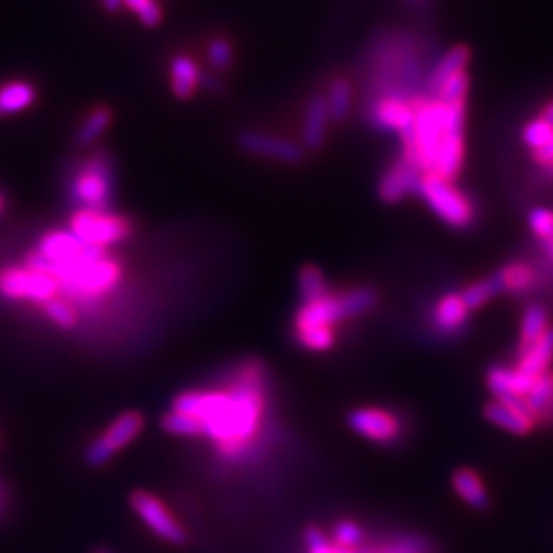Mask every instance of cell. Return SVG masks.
<instances>
[{
	"label": "cell",
	"instance_id": "obj_1",
	"mask_svg": "<svg viewBox=\"0 0 553 553\" xmlns=\"http://www.w3.org/2000/svg\"><path fill=\"white\" fill-rule=\"evenodd\" d=\"M175 412L193 416L205 439L214 441L224 455H238L261 429L265 396L261 371L246 369L228 390H189L173 400Z\"/></svg>",
	"mask_w": 553,
	"mask_h": 553
},
{
	"label": "cell",
	"instance_id": "obj_2",
	"mask_svg": "<svg viewBox=\"0 0 553 553\" xmlns=\"http://www.w3.org/2000/svg\"><path fill=\"white\" fill-rule=\"evenodd\" d=\"M27 267L52 275L60 283V289L82 297L103 295L121 279V267L113 259L105 257V250H93L87 257L62 265H48L37 259L33 252L27 257Z\"/></svg>",
	"mask_w": 553,
	"mask_h": 553
},
{
	"label": "cell",
	"instance_id": "obj_3",
	"mask_svg": "<svg viewBox=\"0 0 553 553\" xmlns=\"http://www.w3.org/2000/svg\"><path fill=\"white\" fill-rule=\"evenodd\" d=\"M416 195L429 205L433 214L453 230H470L476 224V203L455 181L427 175L422 177Z\"/></svg>",
	"mask_w": 553,
	"mask_h": 553
},
{
	"label": "cell",
	"instance_id": "obj_4",
	"mask_svg": "<svg viewBox=\"0 0 553 553\" xmlns=\"http://www.w3.org/2000/svg\"><path fill=\"white\" fill-rule=\"evenodd\" d=\"M72 197L78 209L109 211L113 197V173L107 156H93L80 166L72 183Z\"/></svg>",
	"mask_w": 553,
	"mask_h": 553
},
{
	"label": "cell",
	"instance_id": "obj_5",
	"mask_svg": "<svg viewBox=\"0 0 553 553\" xmlns=\"http://www.w3.org/2000/svg\"><path fill=\"white\" fill-rule=\"evenodd\" d=\"M70 230L87 246L105 250L107 246H113L130 236L132 224L123 216L111 214V211L78 209L70 220Z\"/></svg>",
	"mask_w": 553,
	"mask_h": 553
},
{
	"label": "cell",
	"instance_id": "obj_6",
	"mask_svg": "<svg viewBox=\"0 0 553 553\" xmlns=\"http://www.w3.org/2000/svg\"><path fill=\"white\" fill-rule=\"evenodd\" d=\"M144 431V416L136 410L119 414L109 427L87 447L84 459L91 467H101L109 463L121 449L132 445Z\"/></svg>",
	"mask_w": 553,
	"mask_h": 553
},
{
	"label": "cell",
	"instance_id": "obj_7",
	"mask_svg": "<svg viewBox=\"0 0 553 553\" xmlns=\"http://www.w3.org/2000/svg\"><path fill=\"white\" fill-rule=\"evenodd\" d=\"M58 291L60 283L52 275L35 271L31 267L7 269L0 273V293L9 297V300H21L44 306L50 300H54Z\"/></svg>",
	"mask_w": 553,
	"mask_h": 553
},
{
	"label": "cell",
	"instance_id": "obj_8",
	"mask_svg": "<svg viewBox=\"0 0 553 553\" xmlns=\"http://www.w3.org/2000/svg\"><path fill=\"white\" fill-rule=\"evenodd\" d=\"M347 422L353 433L377 445H394L404 437L402 418L386 408H355L349 412Z\"/></svg>",
	"mask_w": 553,
	"mask_h": 553
},
{
	"label": "cell",
	"instance_id": "obj_9",
	"mask_svg": "<svg viewBox=\"0 0 553 553\" xmlns=\"http://www.w3.org/2000/svg\"><path fill=\"white\" fill-rule=\"evenodd\" d=\"M130 504L134 508V513L138 515V519L162 541L170 543V545H185L189 535L185 531V527L175 519V515L170 513L166 508V504L156 498L150 492L138 490L132 494Z\"/></svg>",
	"mask_w": 553,
	"mask_h": 553
},
{
	"label": "cell",
	"instance_id": "obj_10",
	"mask_svg": "<svg viewBox=\"0 0 553 553\" xmlns=\"http://www.w3.org/2000/svg\"><path fill=\"white\" fill-rule=\"evenodd\" d=\"M244 152L267 158L279 164H302L306 160V148L300 142H293L275 134L259 132V130H246L238 138Z\"/></svg>",
	"mask_w": 553,
	"mask_h": 553
},
{
	"label": "cell",
	"instance_id": "obj_11",
	"mask_svg": "<svg viewBox=\"0 0 553 553\" xmlns=\"http://www.w3.org/2000/svg\"><path fill=\"white\" fill-rule=\"evenodd\" d=\"M484 416L494 427L513 435H529L537 427L525 398H494L484 406Z\"/></svg>",
	"mask_w": 553,
	"mask_h": 553
},
{
	"label": "cell",
	"instance_id": "obj_12",
	"mask_svg": "<svg viewBox=\"0 0 553 553\" xmlns=\"http://www.w3.org/2000/svg\"><path fill=\"white\" fill-rule=\"evenodd\" d=\"M420 181H422V173L418 170V166H414L410 160L402 156L396 162H392L386 173L381 175L377 183V195L384 203L396 205L406 197L416 195Z\"/></svg>",
	"mask_w": 553,
	"mask_h": 553
},
{
	"label": "cell",
	"instance_id": "obj_13",
	"mask_svg": "<svg viewBox=\"0 0 553 553\" xmlns=\"http://www.w3.org/2000/svg\"><path fill=\"white\" fill-rule=\"evenodd\" d=\"M416 97H379L369 109L371 125L381 132H396L400 136L406 134L414 123Z\"/></svg>",
	"mask_w": 553,
	"mask_h": 553
},
{
	"label": "cell",
	"instance_id": "obj_14",
	"mask_svg": "<svg viewBox=\"0 0 553 553\" xmlns=\"http://www.w3.org/2000/svg\"><path fill=\"white\" fill-rule=\"evenodd\" d=\"M470 314L472 312L465 306L461 293L449 291L441 295L437 304L433 306L429 324L435 334L455 338L467 332V326H470Z\"/></svg>",
	"mask_w": 553,
	"mask_h": 553
},
{
	"label": "cell",
	"instance_id": "obj_15",
	"mask_svg": "<svg viewBox=\"0 0 553 553\" xmlns=\"http://www.w3.org/2000/svg\"><path fill=\"white\" fill-rule=\"evenodd\" d=\"M93 250H99V248L87 246L72 234V230H56L41 238L35 250V257L48 265H62V263H72L76 259L87 257V254H91Z\"/></svg>",
	"mask_w": 553,
	"mask_h": 553
},
{
	"label": "cell",
	"instance_id": "obj_16",
	"mask_svg": "<svg viewBox=\"0 0 553 553\" xmlns=\"http://www.w3.org/2000/svg\"><path fill=\"white\" fill-rule=\"evenodd\" d=\"M498 295L508 293L515 297L529 295L541 285V271L529 261H510L492 275Z\"/></svg>",
	"mask_w": 553,
	"mask_h": 553
},
{
	"label": "cell",
	"instance_id": "obj_17",
	"mask_svg": "<svg viewBox=\"0 0 553 553\" xmlns=\"http://www.w3.org/2000/svg\"><path fill=\"white\" fill-rule=\"evenodd\" d=\"M345 308L340 293H328L320 302L306 304L295 314V328H334L338 322H345Z\"/></svg>",
	"mask_w": 553,
	"mask_h": 553
},
{
	"label": "cell",
	"instance_id": "obj_18",
	"mask_svg": "<svg viewBox=\"0 0 553 553\" xmlns=\"http://www.w3.org/2000/svg\"><path fill=\"white\" fill-rule=\"evenodd\" d=\"M486 384L494 398H525L535 379L521 373L515 365H492L486 373Z\"/></svg>",
	"mask_w": 553,
	"mask_h": 553
},
{
	"label": "cell",
	"instance_id": "obj_19",
	"mask_svg": "<svg viewBox=\"0 0 553 553\" xmlns=\"http://www.w3.org/2000/svg\"><path fill=\"white\" fill-rule=\"evenodd\" d=\"M330 123H332V119L328 113L326 97L320 93L312 95L306 105L304 123H302V146L310 152H318L326 142Z\"/></svg>",
	"mask_w": 553,
	"mask_h": 553
},
{
	"label": "cell",
	"instance_id": "obj_20",
	"mask_svg": "<svg viewBox=\"0 0 553 553\" xmlns=\"http://www.w3.org/2000/svg\"><path fill=\"white\" fill-rule=\"evenodd\" d=\"M168 76H170V91H173V95L177 99H191L201 87L203 72L199 70L197 62L191 56L177 54L173 60H170Z\"/></svg>",
	"mask_w": 553,
	"mask_h": 553
},
{
	"label": "cell",
	"instance_id": "obj_21",
	"mask_svg": "<svg viewBox=\"0 0 553 553\" xmlns=\"http://www.w3.org/2000/svg\"><path fill=\"white\" fill-rule=\"evenodd\" d=\"M553 365V326L523 355L517 357L515 367L527 377H541Z\"/></svg>",
	"mask_w": 553,
	"mask_h": 553
},
{
	"label": "cell",
	"instance_id": "obj_22",
	"mask_svg": "<svg viewBox=\"0 0 553 553\" xmlns=\"http://www.w3.org/2000/svg\"><path fill=\"white\" fill-rule=\"evenodd\" d=\"M455 494L467 504L476 510H486L490 506V494L484 486V480L470 470V467H459V470L451 478Z\"/></svg>",
	"mask_w": 553,
	"mask_h": 553
},
{
	"label": "cell",
	"instance_id": "obj_23",
	"mask_svg": "<svg viewBox=\"0 0 553 553\" xmlns=\"http://www.w3.org/2000/svg\"><path fill=\"white\" fill-rule=\"evenodd\" d=\"M549 328H551V324H549V310L543 304L531 302L523 310V316H521L517 357L523 355V353H527Z\"/></svg>",
	"mask_w": 553,
	"mask_h": 553
},
{
	"label": "cell",
	"instance_id": "obj_24",
	"mask_svg": "<svg viewBox=\"0 0 553 553\" xmlns=\"http://www.w3.org/2000/svg\"><path fill=\"white\" fill-rule=\"evenodd\" d=\"M467 64H470V50H467L465 46H457V48H451L449 52H445L441 56V60L437 62V66L433 68V72L429 74V80H427L429 97H435L451 76L465 72Z\"/></svg>",
	"mask_w": 553,
	"mask_h": 553
},
{
	"label": "cell",
	"instance_id": "obj_25",
	"mask_svg": "<svg viewBox=\"0 0 553 553\" xmlns=\"http://www.w3.org/2000/svg\"><path fill=\"white\" fill-rule=\"evenodd\" d=\"M37 99V89L27 80H9L0 84V117L27 111Z\"/></svg>",
	"mask_w": 553,
	"mask_h": 553
},
{
	"label": "cell",
	"instance_id": "obj_26",
	"mask_svg": "<svg viewBox=\"0 0 553 553\" xmlns=\"http://www.w3.org/2000/svg\"><path fill=\"white\" fill-rule=\"evenodd\" d=\"M324 97H326V105H328L332 123H343L353 109V99H355L353 84L343 76L332 78Z\"/></svg>",
	"mask_w": 553,
	"mask_h": 553
},
{
	"label": "cell",
	"instance_id": "obj_27",
	"mask_svg": "<svg viewBox=\"0 0 553 553\" xmlns=\"http://www.w3.org/2000/svg\"><path fill=\"white\" fill-rule=\"evenodd\" d=\"M111 121H113V113H111L109 107L101 105V107L93 109L87 117L82 119L80 127L76 130L74 142H76L80 148L93 146L99 138H103V136L107 134V130L111 127Z\"/></svg>",
	"mask_w": 553,
	"mask_h": 553
},
{
	"label": "cell",
	"instance_id": "obj_28",
	"mask_svg": "<svg viewBox=\"0 0 553 553\" xmlns=\"http://www.w3.org/2000/svg\"><path fill=\"white\" fill-rule=\"evenodd\" d=\"M297 287H300L302 306L320 302L322 297H326V295L330 293L326 275H324L322 269H318L316 265H306V267H302L300 275H297Z\"/></svg>",
	"mask_w": 553,
	"mask_h": 553
},
{
	"label": "cell",
	"instance_id": "obj_29",
	"mask_svg": "<svg viewBox=\"0 0 553 553\" xmlns=\"http://www.w3.org/2000/svg\"><path fill=\"white\" fill-rule=\"evenodd\" d=\"M340 300H343L347 320H353L365 316L377 306V293L371 287H353L340 293Z\"/></svg>",
	"mask_w": 553,
	"mask_h": 553
},
{
	"label": "cell",
	"instance_id": "obj_30",
	"mask_svg": "<svg viewBox=\"0 0 553 553\" xmlns=\"http://www.w3.org/2000/svg\"><path fill=\"white\" fill-rule=\"evenodd\" d=\"M459 293L463 297L465 306L470 308V312H474V310H480L482 306H486L492 297H496L498 289H496V283L492 277H484V279L472 281L470 285H465Z\"/></svg>",
	"mask_w": 553,
	"mask_h": 553
},
{
	"label": "cell",
	"instance_id": "obj_31",
	"mask_svg": "<svg viewBox=\"0 0 553 553\" xmlns=\"http://www.w3.org/2000/svg\"><path fill=\"white\" fill-rule=\"evenodd\" d=\"M295 338L304 349L324 353L336 343L334 328H295Z\"/></svg>",
	"mask_w": 553,
	"mask_h": 553
},
{
	"label": "cell",
	"instance_id": "obj_32",
	"mask_svg": "<svg viewBox=\"0 0 553 553\" xmlns=\"http://www.w3.org/2000/svg\"><path fill=\"white\" fill-rule=\"evenodd\" d=\"M162 429L168 435H175V437H189V439L203 437L201 424L193 416L183 414V412H175V410H170L168 414H164Z\"/></svg>",
	"mask_w": 553,
	"mask_h": 553
},
{
	"label": "cell",
	"instance_id": "obj_33",
	"mask_svg": "<svg viewBox=\"0 0 553 553\" xmlns=\"http://www.w3.org/2000/svg\"><path fill=\"white\" fill-rule=\"evenodd\" d=\"M207 62L216 72H226L234 64V48L230 39L222 35L211 37L207 44Z\"/></svg>",
	"mask_w": 553,
	"mask_h": 553
},
{
	"label": "cell",
	"instance_id": "obj_34",
	"mask_svg": "<svg viewBox=\"0 0 553 553\" xmlns=\"http://www.w3.org/2000/svg\"><path fill=\"white\" fill-rule=\"evenodd\" d=\"M365 539V531L355 521H340L332 529V543L340 549L355 551Z\"/></svg>",
	"mask_w": 553,
	"mask_h": 553
},
{
	"label": "cell",
	"instance_id": "obj_35",
	"mask_svg": "<svg viewBox=\"0 0 553 553\" xmlns=\"http://www.w3.org/2000/svg\"><path fill=\"white\" fill-rule=\"evenodd\" d=\"M551 138H553V127L543 117H535L523 127V144L531 152L543 148Z\"/></svg>",
	"mask_w": 553,
	"mask_h": 553
},
{
	"label": "cell",
	"instance_id": "obj_36",
	"mask_svg": "<svg viewBox=\"0 0 553 553\" xmlns=\"http://www.w3.org/2000/svg\"><path fill=\"white\" fill-rule=\"evenodd\" d=\"M44 312L48 320L60 330H74L78 324V314L74 312V308L64 300H56V297L48 304H44Z\"/></svg>",
	"mask_w": 553,
	"mask_h": 553
},
{
	"label": "cell",
	"instance_id": "obj_37",
	"mask_svg": "<svg viewBox=\"0 0 553 553\" xmlns=\"http://www.w3.org/2000/svg\"><path fill=\"white\" fill-rule=\"evenodd\" d=\"M467 91H470V76H467V70H465V72H459V74L451 76L439 89V93L431 99H439L443 103L467 101Z\"/></svg>",
	"mask_w": 553,
	"mask_h": 553
},
{
	"label": "cell",
	"instance_id": "obj_38",
	"mask_svg": "<svg viewBox=\"0 0 553 553\" xmlns=\"http://www.w3.org/2000/svg\"><path fill=\"white\" fill-rule=\"evenodd\" d=\"M527 222H529L533 236L539 240V244L553 240V209L533 207L529 211Z\"/></svg>",
	"mask_w": 553,
	"mask_h": 553
},
{
	"label": "cell",
	"instance_id": "obj_39",
	"mask_svg": "<svg viewBox=\"0 0 553 553\" xmlns=\"http://www.w3.org/2000/svg\"><path fill=\"white\" fill-rule=\"evenodd\" d=\"M121 5L132 11L146 27H156L162 21V11L156 0H121Z\"/></svg>",
	"mask_w": 553,
	"mask_h": 553
},
{
	"label": "cell",
	"instance_id": "obj_40",
	"mask_svg": "<svg viewBox=\"0 0 553 553\" xmlns=\"http://www.w3.org/2000/svg\"><path fill=\"white\" fill-rule=\"evenodd\" d=\"M531 160L539 170L541 183L553 185V138L543 148L531 152Z\"/></svg>",
	"mask_w": 553,
	"mask_h": 553
},
{
	"label": "cell",
	"instance_id": "obj_41",
	"mask_svg": "<svg viewBox=\"0 0 553 553\" xmlns=\"http://www.w3.org/2000/svg\"><path fill=\"white\" fill-rule=\"evenodd\" d=\"M375 553H429V547L420 537H404L388 543L386 547H381Z\"/></svg>",
	"mask_w": 553,
	"mask_h": 553
},
{
	"label": "cell",
	"instance_id": "obj_42",
	"mask_svg": "<svg viewBox=\"0 0 553 553\" xmlns=\"http://www.w3.org/2000/svg\"><path fill=\"white\" fill-rule=\"evenodd\" d=\"M306 543H308V551L310 553H336V545L330 543L324 533L316 527H310L306 531Z\"/></svg>",
	"mask_w": 553,
	"mask_h": 553
},
{
	"label": "cell",
	"instance_id": "obj_43",
	"mask_svg": "<svg viewBox=\"0 0 553 553\" xmlns=\"http://www.w3.org/2000/svg\"><path fill=\"white\" fill-rule=\"evenodd\" d=\"M537 427H543V429H553V390L543 406V410L539 412L537 416Z\"/></svg>",
	"mask_w": 553,
	"mask_h": 553
},
{
	"label": "cell",
	"instance_id": "obj_44",
	"mask_svg": "<svg viewBox=\"0 0 553 553\" xmlns=\"http://www.w3.org/2000/svg\"><path fill=\"white\" fill-rule=\"evenodd\" d=\"M539 250H541V254H543V259L547 261V265L553 269V240L539 244Z\"/></svg>",
	"mask_w": 553,
	"mask_h": 553
},
{
	"label": "cell",
	"instance_id": "obj_45",
	"mask_svg": "<svg viewBox=\"0 0 553 553\" xmlns=\"http://www.w3.org/2000/svg\"><path fill=\"white\" fill-rule=\"evenodd\" d=\"M101 3H103V7H105L107 13H117V11L123 9L121 0H101Z\"/></svg>",
	"mask_w": 553,
	"mask_h": 553
},
{
	"label": "cell",
	"instance_id": "obj_46",
	"mask_svg": "<svg viewBox=\"0 0 553 553\" xmlns=\"http://www.w3.org/2000/svg\"><path fill=\"white\" fill-rule=\"evenodd\" d=\"M539 117H543V119L553 127V101H549V103L543 107V111H541Z\"/></svg>",
	"mask_w": 553,
	"mask_h": 553
},
{
	"label": "cell",
	"instance_id": "obj_47",
	"mask_svg": "<svg viewBox=\"0 0 553 553\" xmlns=\"http://www.w3.org/2000/svg\"><path fill=\"white\" fill-rule=\"evenodd\" d=\"M3 209H5V197L0 195V214H3Z\"/></svg>",
	"mask_w": 553,
	"mask_h": 553
},
{
	"label": "cell",
	"instance_id": "obj_48",
	"mask_svg": "<svg viewBox=\"0 0 553 553\" xmlns=\"http://www.w3.org/2000/svg\"><path fill=\"white\" fill-rule=\"evenodd\" d=\"M95 553H109V551H103V549H101V551H95Z\"/></svg>",
	"mask_w": 553,
	"mask_h": 553
}]
</instances>
